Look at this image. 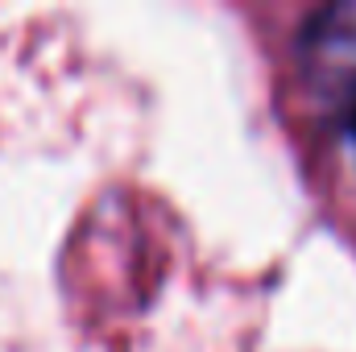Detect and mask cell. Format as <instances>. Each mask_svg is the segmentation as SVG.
Listing matches in <instances>:
<instances>
[{
  "label": "cell",
  "mask_w": 356,
  "mask_h": 352,
  "mask_svg": "<svg viewBox=\"0 0 356 352\" xmlns=\"http://www.w3.org/2000/svg\"><path fill=\"white\" fill-rule=\"evenodd\" d=\"M302 88L340 120L356 112V0H332L315 8L294 42Z\"/></svg>",
  "instance_id": "cell-1"
},
{
  "label": "cell",
  "mask_w": 356,
  "mask_h": 352,
  "mask_svg": "<svg viewBox=\"0 0 356 352\" xmlns=\"http://www.w3.org/2000/svg\"><path fill=\"white\" fill-rule=\"evenodd\" d=\"M340 125H344V141H348V150H353V158H356V112H348Z\"/></svg>",
  "instance_id": "cell-2"
}]
</instances>
